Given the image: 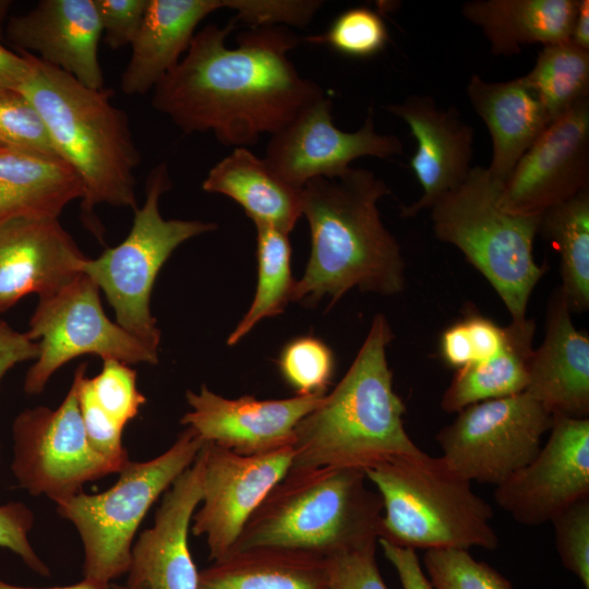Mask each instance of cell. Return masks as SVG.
<instances>
[{
    "label": "cell",
    "mask_w": 589,
    "mask_h": 589,
    "mask_svg": "<svg viewBox=\"0 0 589 589\" xmlns=\"http://www.w3.org/2000/svg\"><path fill=\"white\" fill-rule=\"evenodd\" d=\"M185 397L191 410L181 418L183 425L204 443L253 456L292 446L296 426L321 404L324 395L230 399L202 385L199 393L188 390Z\"/></svg>",
    "instance_id": "e0dca14e"
},
{
    "label": "cell",
    "mask_w": 589,
    "mask_h": 589,
    "mask_svg": "<svg viewBox=\"0 0 589 589\" xmlns=\"http://www.w3.org/2000/svg\"><path fill=\"white\" fill-rule=\"evenodd\" d=\"M12 437V472L34 496L46 495L56 503L82 492L86 482L118 472L86 437L74 378L58 408L21 412Z\"/></svg>",
    "instance_id": "7c38bea8"
},
{
    "label": "cell",
    "mask_w": 589,
    "mask_h": 589,
    "mask_svg": "<svg viewBox=\"0 0 589 589\" xmlns=\"http://www.w3.org/2000/svg\"><path fill=\"white\" fill-rule=\"evenodd\" d=\"M0 589H112V588H111V584L110 585L100 584V582H95L87 579H83L82 581L74 585H70V586L49 587V588L19 586V585L10 584L0 579Z\"/></svg>",
    "instance_id": "681fc988"
},
{
    "label": "cell",
    "mask_w": 589,
    "mask_h": 589,
    "mask_svg": "<svg viewBox=\"0 0 589 589\" xmlns=\"http://www.w3.org/2000/svg\"><path fill=\"white\" fill-rule=\"evenodd\" d=\"M376 546L372 545L326 558L327 589H388L377 567Z\"/></svg>",
    "instance_id": "ab89813d"
},
{
    "label": "cell",
    "mask_w": 589,
    "mask_h": 589,
    "mask_svg": "<svg viewBox=\"0 0 589 589\" xmlns=\"http://www.w3.org/2000/svg\"><path fill=\"white\" fill-rule=\"evenodd\" d=\"M589 189V100L552 120L503 184L500 205L542 215Z\"/></svg>",
    "instance_id": "2e32d148"
},
{
    "label": "cell",
    "mask_w": 589,
    "mask_h": 589,
    "mask_svg": "<svg viewBox=\"0 0 589 589\" xmlns=\"http://www.w3.org/2000/svg\"><path fill=\"white\" fill-rule=\"evenodd\" d=\"M402 154L397 136L375 130L372 110L357 131L338 129L333 122L332 101L323 96L271 135L264 158L283 179L303 188L312 179L342 176L357 158Z\"/></svg>",
    "instance_id": "5bb4252c"
},
{
    "label": "cell",
    "mask_w": 589,
    "mask_h": 589,
    "mask_svg": "<svg viewBox=\"0 0 589 589\" xmlns=\"http://www.w3.org/2000/svg\"><path fill=\"white\" fill-rule=\"evenodd\" d=\"M525 392L553 417L589 416V336L575 327L560 288L550 299L544 339L533 350Z\"/></svg>",
    "instance_id": "603a6c76"
},
{
    "label": "cell",
    "mask_w": 589,
    "mask_h": 589,
    "mask_svg": "<svg viewBox=\"0 0 589 589\" xmlns=\"http://www.w3.org/2000/svg\"><path fill=\"white\" fill-rule=\"evenodd\" d=\"M208 24L193 36L185 56L153 88L152 107L182 132H213L225 146L248 147L273 135L324 96L303 77L288 52L299 36L288 26L251 28L227 47L236 28Z\"/></svg>",
    "instance_id": "6da1fadb"
},
{
    "label": "cell",
    "mask_w": 589,
    "mask_h": 589,
    "mask_svg": "<svg viewBox=\"0 0 589 589\" xmlns=\"http://www.w3.org/2000/svg\"><path fill=\"white\" fill-rule=\"evenodd\" d=\"M549 432L534 458L494 491L496 504L525 526L549 522L589 497V418L554 417Z\"/></svg>",
    "instance_id": "9a60e30c"
},
{
    "label": "cell",
    "mask_w": 589,
    "mask_h": 589,
    "mask_svg": "<svg viewBox=\"0 0 589 589\" xmlns=\"http://www.w3.org/2000/svg\"><path fill=\"white\" fill-rule=\"evenodd\" d=\"M423 563L433 589H513L506 577L466 549L426 550Z\"/></svg>",
    "instance_id": "e575fe53"
},
{
    "label": "cell",
    "mask_w": 589,
    "mask_h": 589,
    "mask_svg": "<svg viewBox=\"0 0 589 589\" xmlns=\"http://www.w3.org/2000/svg\"><path fill=\"white\" fill-rule=\"evenodd\" d=\"M85 260L58 219L0 221V314L27 294L58 291L82 273Z\"/></svg>",
    "instance_id": "ffe728a7"
},
{
    "label": "cell",
    "mask_w": 589,
    "mask_h": 589,
    "mask_svg": "<svg viewBox=\"0 0 589 589\" xmlns=\"http://www.w3.org/2000/svg\"><path fill=\"white\" fill-rule=\"evenodd\" d=\"M440 351L446 364L456 370L473 362L471 340L464 320L456 322L443 332Z\"/></svg>",
    "instance_id": "bcb514c9"
},
{
    "label": "cell",
    "mask_w": 589,
    "mask_h": 589,
    "mask_svg": "<svg viewBox=\"0 0 589 589\" xmlns=\"http://www.w3.org/2000/svg\"><path fill=\"white\" fill-rule=\"evenodd\" d=\"M579 0H472L461 15L478 26L495 56L509 57L529 44L569 40Z\"/></svg>",
    "instance_id": "484cf974"
},
{
    "label": "cell",
    "mask_w": 589,
    "mask_h": 589,
    "mask_svg": "<svg viewBox=\"0 0 589 589\" xmlns=\"http://www.w3.org/2000/svg\"><path fill=\"white\" fill-rule=\"evenodd\" d=\"M26 334L35 341L39 339L36 362L24 381L27 394L41 393L60 366L82 354L127 364L158 362V349L106 316L98 286L83 273L58 291L39 298Z\"/></svg>",
    "instance_id": "30bf717a"
},
{
    "label": "cell",
    "mask_w": 589,
    "mask_h": 589,
    "mask_svg": "<svg viewBox=\"0 0 589 589\" xmlns=\"http://www.w3.org/2000/svg\"><path fill=\"white\" fill-rule=\"evenodd\" d=\"M105 43L112 49L134 40L148 0H94Z\"/></svg>",
    "instance_id": "b9f144b4"
},
{
    "label": "cell",
    "mask_w": 589,
    "mask_h": 589,
    "mask_svg": "<svg viewBox=\"0 0 589 589\" xmlns=\"http://www.w3.org/2000/svg\"><path fill=\"white\" fill-rule=\"evenodd\" d=\"M73 378L77 384L80 412L86 437L91 446L107 459L119 472L129 461L122 445V430L97 404L86 377V364H81Z\"/></svg>",
    "instance_id": "74e56055"
},
{
    "label": "cell",
    "mask_w": 589,
    "mask_h": 589,
    "mask_svg": "<svg viewBox=\"0 0 589 589\" xmlns=\"http://www.w3.org/2000/svg\"><path fill=\"white\" fill-rule=\"evenodd\" d=\"M560 255V290L573 312L589 309V189L545 211L539 230Z\"/></svg>",
    "instance_id": "f546056e"
},
{
    "label": "cell",
    "mask_w": 589,
    "mask_h": 589,
    "mask_svg": "<svg viewBox=\"0 0 589 589\" xmlns=\"http://www.w3.org/2000/svg\"><path fill=\"white\" fill-rule=\"evenodd\" d=\"M38 342L26 333L14 330L0 318V382L5 373L15 364L36 359Z\"/></svg>",
    "instance_id": "f6af8a7d"
},
{
    "label": "cell",
    "mask_w": 589,
    "mask_h": 589,
    "mask_svg": "<svg viewBox=\"0 0 589 589\" xmlns=\"http://www.w3.org/2000/svg\"><path fill=\"white\" fill-rule=\"evenodd\" d=\"M377 544L396 569L402 589H433L420 565L416 550L395 545L384 539H378Z\"/></svg>",
    "instance_id": "ee69618b"
},
{
    "label": "cell",
    "mask_w": 589,
    "mask_h": 589,
    "mask_svg": "<svg viewBox=\"0 0 589 589\" xmlns=\"http://www.w3.org/2000/svg\"><path fill=\"white\" fill-rule=\"evenodd\" d=\"M389 39L383 19L365 7L340 13L323 35L311 36V43L326 44L336 51L354 58H369L381 52Z\"/></svg>",
    "instance_id": "d590c367"
},
{
    "label": "cell",
    "mask_w": 589,
    "mask_h": 589,
    "mask_svg": "<svg viewBox=\"0 0 589 589\" xmlns=\"http://www.w3.org/2000/svg\"><path fill=\"white\" fill-rule=\"evenodd\" d=\"M88 384L97 404L123 429L146 400L137 389L136 372L115 359L104 360L101 371Z\"/></svg>",
    "instance_id": "8d00e7d4"
},
{
    "label": "cell",
    "mask_w": 589,
    "mask_h": 589,
    "mask_svg": "<svg viewBox=\"0 0 589 589\" xmlns=\"http://www.w3.org/2000/svg\"><path fill=\"white\" fill-rule=\"evenodd\" d=\"M202 472L201 449L165 492L153 527L133 543L128 589H199L200 572L190 552L189 529L202 500Z\"/></svg>",
    "instance_id": "ac0fdd59"
},
{
    "label": "cell",
    "mask_w": 589,
    "mask_h": 589,
    "mask_svg": "<svg viewBox=\"0 0 589 589\" xmlns=\"http://www.w3.org/2000/svg\"><path fill=\"white\" fill-rule=\"evenodd\" d=\"M83 194L80 177L65 161L0 149V221L58 219Z\"/></svg>",
    "instance_id": "4316f807"
},
{
    "label": "cell",
    "mask_w": 589,
    "mask_h": 589,
    "mask_svg": "<svg viewBox=\"0 0 589 589\" xmlns=\"http://www.w3.org/2000/svg\"><path fill=\"white\" fill-rule=\"evenodd\" d=\"M521 77L552 121L589 100V50L570 40L545 45Z\"/></svg>",
    "instance_id": "4dcf8cb0"
},
{
    "label": "cell",
    "mask_w": 589,
    "mask_h": 589,
    "mask_svg": "<svg viewBox=\"0 0 589 589\" xmlns=\"http://www.w3.org/2000/svg\"><path fill=\"white\" fill-rule=\"evenodd\" d=\"M363 470H293L271 490L232 551L284 548L328 558L377 545L383 503Z\"/></svg>",
    "instance_id": "5b68a950"
},
{
    "label": "cell",
    "mask_w": 589,
    "mask_h": 589,
    "mask_svg": "<svg viewBox=\"0 0 589 589\" xmlns=\"http://www.w3.org/2000/svg\"><path fill=\"white\" fill-rule=\"evenodd\" d=\"M202 457V500L192 532L205 537L209 558L217 561L231 552L251 516L288 473L293 449L245 456L205 443Z\"/></svg>",
    "instance_id": "4fadbf2b"
},
{
    "label": "cell",
    "mask_w": 589,
    "mask_h": 589,
    "mask_svg": "<svg viewBox=\"0 0 589 589\" xmlns=\"http://www.w3.org/2000/svg\"><path fill=\"white\" fill-rule=\"evenodd\" d=\"M435 435L442 457L470 482L503 483L530 462L553 414L528 393L470 405Z\"/></svg>",
    "instance_id": "8fae6325"
},
{
    "label": "cell",
    "mask_w": 589,
    "mask_h": 589,
    "mask_svg": "<svg viewBox=\"0 0 589 589\" xmlns=\"http://www.w3.org/2000/svg\"><path fill=\"white\" fill-rule=\"evenodd\" d=\"M25 53L29 72L16 91L37 109L58 154L80 177L85 216L93 224L94 207L103 203L137 208L134 171L141 156L127 113L111 103L113 91L91 88Z\"/></svg>",
    "instance_id": "277c9868"
},
{
    "label": "cell",
    "mask_w": 589,
    "mask_h": 589,
    "mask_svg": "<svg viewBox=\"0 0 589 589\" xmlns=\"http://www.w3.org/2000/svg\"><path fill=\"white\" fill-rule=\"evenodd\" d=\"M502 188L488 168L476 166L430 212L435 237L456 247L494 288L512 320L519 321L527 317L530 296L546 272L533 256L541 215L502 208Z\"/></svg>",
    "instance_id": "52a82bcc"
},
{
    "label": "cell",
    "mask_w": 589,
    "mask_h": 589,
    "mask_svg": "<svg viewBox=\"0 0 589 589\" xmlns=\"http://www.w3.org/2000/svg\"><path fill=\"white\" fill-rule=\"evenodd\" d=\"M278 368L296 395L322 396L334 376L335 358L324 341L313 336H302L284 347Z\"/></svg>",
    "instance_id": "836d02e7"
},
{
    "label": "cell",
    "mask_w": 589,
    "mask_h": 589,
    "mask_svg": "<svg viewBox=\"0 0 589 589\" xmlns=\"http://www.w3.org/2000/svg\"><path fill=\"white\" fill-rule=\"evenodd\" d=\"M364 473L383 503L380 539L425 551L498 546L491 505L442 456L420 449Z\"/></svg>",
    "instance_id": "8992f818"
},
{
    "label": "cell",
    "mask_w": 589,
    "mask_h": 589,
    "mask_svg": "<svg viewBox=\"0 0 589 589\" xmlns=\"http://www.w3.org/2000/svg\"><path fill=\"white\" fill-rule=\"evenodd\" d=\"M171 189L166 163L156 165L146 180V197L134 209L132 228L115 248L84 261L81 272L103 290L115 310L116 323L158 349L160 330L151 314V293L164 263L181 243L217 229L211 221L165 219L160 196Z\"/></svg>",
    "instance_id": "9c48e42d"
},
{
    "label": "cell",
    "mask_w": 589,
    "mask_h": 589,
    "mask_svg": "<svg viewBox=\"0 0 589 589\" xmlns=\"http://www.w3.org/2000/svg\"><path fill=\"white\" fill-rule=\"evenodd\" d=\"M202 189L237 202L254 225H266L287 235L302 216V191L283 179L265 158L248 147H236L212 167Z\"/></svg>",
    "instance_id": "d4e9b609"
},
{
    "label": "cell",
    "mask_w": 589,
    "mask_h": 589,
    "mask_svg": "<svg viewBox=\"0 0 589 589\" xmlns=\"http://www.w3.org/2000/svg\"><path fill=\"white\" fill-rule=\"evenodd\" d=\"M504 330V344L496 354L457 370L441 399L444 411L459 412L477 402L526 390L536 322L512 320Z\"/></svg>",
    "instance_id": "f1b7e54d"
},
{
    "label": "cell",
    "mask_w": 589,
    "mask_h": 589,
    "mask_svg": "<svg viewBox=\"0 0 589 589\" xmlns=\"http://www.w3.org/2000/svg\"><path fill=\"white\" fill-rule=\"evenodd\" d=\"M324 557L284 548L232 551L202 569L199 589H327Z\"/></svg>",
    "instance_id": "83f0119b"
},
{
    "label": "cell",
    "mask_w": 589,
    "mask_h": 589,
    "mask_svg": "<svg viewBox=\"0 0 589 589\" xmlns=\"http://www.w3.org/2000/svg\"><path fill=\"white\" fill-rule=\"evenodd\" d=\"M29 72V60L25 52L14 53L0 44V93L17 89Z\"/></svg>",
    "instance_id": "7dc6e473"
},
{
    "label": "cell",
    "mask_w": 589,
    "mask_h": 589,
    "mask_svg": "<svg viewBox=\"0 0 589 589\" xmlns=\"http://www.w3.org/2000/svg\"><path fill=\"white\" fill-rule=\"evenodd\" d=\"M256 227L257 283L254 299L244 316L229 335L233 346L261 321L280 314L289 302L296 280L292 278L291 245L288 235L266 225Z\"/></svg>",
    "instance_id": "1f68e13d"
},
{
    "label": "cell",
    "mask_w": 589,
    "mask_h": 589,
    "mask_svg": "<svg viewBox=\"0 0 589 589\" xmlns=\"http://www.w3.org/2000/svg\"><path fill=\"white\" fill-rule=\"evenodd\" d=\"M33 522V513L25 504L10 502L0 505V546L19 555L35 573L49 577V567L35 553L27 537Z\"/></svg>",
    "instance_id": "60d3db41"
},
{
    "label": "cell",
    "mask_w": 589,
    "mask_h": 589,
    "mask_svg": "<svg viewBox=\"0 0 589 589\" xmlns=\"http://www.w3.org/2000/svg\"><path fill=\"white\" fill-rule=\"evenodd\" d=\"M569 40L576 46L589 50V1L579 0Z\"/></svg>",
    "instance_id": "c3c4849f"
},
{
    "label": "cell",
    "mask_w": 589,
    "mask_h": 589,
    "mask_svg": "<svg viewBox=\"0 0 589 589\" xmlns=\"http://www.w3.org/2000/svg\"><path fill=\"white\" fill-rule=\"evenodd\" d=\"M551 522L564 567L581 581L585 589H589V497L575 502Z\"/></svg>",
    "instance_id": "f35d334b"
},
{
    "label": "cell",
    "mask_w": 589,
    "mask_h": 589,
    "mask_svg": "<svg viewBox=\"0 0 589 589\" xmlns=\"http://www.w3.org/2000/svg\"><path fill=\"white\" fill-rule=\"evenodd\" d=\"M386 109L406 122L417 141L409 166L423 193L400 207V216L410 218L465 182L472 168L474 130L455 107L443 108L430 95H410Z\"/></svg>",
    "instance_id": "d6986e66"
},
{
    "label": "cell",
    "mask_w": 589,
    "mask_h": 589,
    "mask_svg": "<svg viewBox=\"0 0 589 589\" xmlns=\"http://www.w3.org/2000/svg\"><path fill=\"white\" fill-rule=\"evenodd\" d=\"M111 588L112 589H128L125 586H118V585H112V584H111Z\"/></svg>",
    "instance_id": "f907efd6"
},
{
    "label": "cell",
    "mask_w": 589,
    "mask_h": 589,
    "mask_svg": "<svg viewBox=\"0 0 589 589\" xmlns=\"http://www.w3.org/2000/svg\"><path fill=\"white\" fill-rule=\"evenodd\" d=\"M203 440L191 429L163 454L147 461L129 460L117 482L98 494L80 492L56 502L84 548V579L110 585L127 574L135 532L155 501L196 459Z\"/></svg>",
    "instance_id": "ba28073f"
},
{
    "label": "cell",
    "mask_w": 589,
    "mask_h": 589,
    "mask_svg": "<svg viewBox=\"0 0 589 589\" xmlns=\"http://www.w3.org/2000/svg\"><path fill=\"white\" fill-rule=\"evenodd\" d=\"M390 193L386 182L365 168L350 167L338 178H316L303 185L311 252L294 283L292 302L312 306L329 298L333 304L352 288L382 296L404 290L401 249L377 206Z\"/></svg>",
    "instance_id": "7a4b0ae2"
},
{
    "label": "cell",
    "mask_w": 589,
    "mask_h": 589,
    "mask_svg": "<svg viewBox=\"0 0 589 589\" xmlns=\"http://www.w3.org/2000/svg\"><path fill=\"white\" fill-rule=\"evenodd\" d=\"M231 10L248 24L255 0H148L141 27L131 44V58L121 75V91L143 95L172 69L185 52L196 26L218 10Z\"/></svg>",
    "instance_id": "7402d4cb"
},
{
    "label": "cell",
    "mask_w": 589,
    "mask_h": 589,
    "mask_svg": "<svg viewBox=\"0 0 589 589\" xmlns=\"http://www.w3.org/2000/svg\"><path fill=\"white\" fill-rule=\"evenodd\" d=\"M467 96L491 135L493 153L488 170L503 185L551 121L521 76L489 82L471 74Z\"/></svg>",
    "instance_id": "cb8c5ba5"
},
{
    "label": "cell",
    "mask_w": 589,
    "mask_h": 589,
    "mask_svg": "<svg viewBox=\"0 0 589 589\" xmlns=\"http://www.w3.org/2000/svg\"><path fill=\"white\" fill-rule=\"evenodd\" d=\"M0 149L62 160L44 119L16 89L0 93Z\"/></svg>",
    "instance_id": "d6a6232c"
},
{
    "label": "cell",
    "mask_w": 589,
    "mask_h": 589,
    "mask_svg": "<svg viewBox=\"0 0 589 589\" xmlns=\"http://www.w3.org/2000/svg\"><path fill=\"white\" fill-rule=\"evenodd\" d=\"M5 34L22 51L82 84L104 87L98 60L103 31L94 0H41L28 12L13 16Z\"/></svg>",
    "instance_id": "44dd1931"
},
{
    "label": "cell",
    "mask_w": 589,
    "mask_h": 589,
    "mask_svg": "<svg viewBox=\"0 0 589 589\" xmlns=\"http://www.w3.org/2000/svg\"><path fill=\"white\" fill-rule=\"evenodd\" d=\"M462 320L471 340L472 363L486 360L502 349L505 339L504 327L477 313H470Z\"/></svg>",
    "instance_id": "7bdbcfd3"
},
{
    "label": "cell",
    "mask_w": 589,
    "mask_h": 589,
    "mask_svg": "<svg viewBox=\"0 0 589 589\" xmlns=\"http://www.w3.org/2000/svg\"><path fill=\"white\" fill-rule=\"evenodd\" d=\"M393 338L385 315L376 314L346 374L296 426L289 471H365L420 450L405 429L406 406L394 389L386 357Z\"/></svg>",
    "instance_id": "3957f363"
}]
</instances>
